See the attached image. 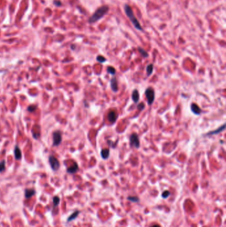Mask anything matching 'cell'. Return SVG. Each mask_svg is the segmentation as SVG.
<instances>
[{
	"label": "cell",
	"mask_w": 226,
	"mask_h": 227,
	"mask_svg": "<svg viewBox=\"0 0 226 227\" xmlns=\"http://www.w3.org/2000/svg\"><path fill=\"white\" fill-rule=\"evenodd\" d=\"M109 11V7L107 5H102L99 7L96 10V11L93 13V15L88 19L90 23H94L98 21L99 19L103 18L105 15H106L107 12Z\"/></svg>",
	"instance_id": "1"
},
{
	"label": "cell",
	"mask_w": 226,
	"mask_h": 227,
	"mask_svg": "<svg viewBox=\"0 0 226 227\" xmlns=\"http://www.w3.org/2000/svg\"><path fill=\"white\" fill-rule=\"evenodd\" d=\"M124 11H125V13L127 17L129 19L130 21L133 25L134 27L136 29L139 30V31H143L142 27L140 23H139V21L137 19V17L134 15L133 11L131 7L128 5H124Z\"/></svg>",
	"instance_id": "2"
},
{
	"label": "cell",
	"mask_w": 226,
	"mask_h": 227,
	"mask_svg": "<svg viewBox=\"0 0 226 227\" xmlns=\"http://www.w3.org/2000/svg\"><path fill=\"white\" fill-rule=\"evenodd\" d=\"M145 96L147 100V103L149 106L153 104L154 100H155V91L152 87H149L145 90Z\"/></svg>",
	"instance_id": "3"
},
{
	"label": "cell",
	"mask_w": 226,
	"mask_h": 227,
	"mask_svg": "<svg viewBox=\"0 0 226 227\" xmlns=\"http://www.w3.org/2000/svg\"><path fill=\"white\" fill-rule=\"evenodd\" d=\"M48 162L51 165V168H52L53 171H56L60 168V163L57 158H56L55 156H51L48 158Z\"/></svg>",
	"instance_id": "4"
},
{
	"label": "cell",
	"mask_w": 226,
	"mask_h": 227,
	"mask_svg": "<svg viewBox=\"0 0 226 227\" xmlns=\"http://www.w3.org/2000/svg\"><path fill=\"white\" fill-rule=\"evenodd\" d=\"M129 144L131 147L139 148L140 147V141L137 134H132L129 137Z\"/></svg>",
	"instance_id": "5"
},
{
	"label": "cell",
	"mask_w": 226,
	"mask_h": 227,
	"mask_svg": "<svg viewBox=\"0 0 226 227\" xmlns=\"http://www.w3.org/2000/svg\"><path fill=\"white\" fill-rule=\"evenodd\" d=\"M53 146H59L62 142V134L61 132L58 130L55 131L53 134Z\"/></svg>",
	"instance_id": "6"
},
{
	"label": "cell",
	"mask_w": 226,
	"mask_h": 227,
	"mask_svg": "<svg viewBox=\"0 0 226 227\" xmlns=\"http://www.w3.org/2000/svg\"><path fill=\"white\" fill-rule=\"evenodd\" d=\"M117 114L114 110H111L110 112H109V113L107 114V120L108 121L111 123V124H114L116 122L117 118Z\"/></svg>",
	"instance_id": "7"
},
{
	"label": "cell",
	"mask_w": 226,
	"mask_h": 227,
	"mask_svg": "<svg viewBox=\"0 0 226 227\" xmlns=\"http://www.w3.org/2000/svg\"><path fill=\"white\" fill-rule=\"evenodd\" d=\"M110 86L113 91L116 92L118 90V84L116 76H113L110 80Z\"/></svg>",
	"instance_id": "8"
},
{
	"label": "cell",
	"mask_w": 226,
	"mask_h": 227,
	"mask_svg": "<svg viewBox=\"0 0 226 227\" xmlns=\"http://www.w3.org/2000/svg\"><path fill=\"white\" fill-rule=\"evenodd\" d=\"M78 170V165L77 163L76 162L73 163L72 165L67 168V172L70 174H74L77 172Z\"/></svg>",
	"instance_id": "9"
},
{
	"label": "cell",
	"mask_w": 226,
	"mask_h": 227,
	"mask_svg": "<svg viewBox=\"0 0 226 227\" xmlns=\"http://www.w3.org/2000/svg\"><path fill=\"white\" fill-rule=\"evenodd\" d=\"M14 155L16 160H20L22 158V153L18 146H15L14 149Z\"/></svg>",
	"instance_id": "10"
},
{
	"label": "cell",
	"mask_w": 226,
	"mask_h": 227,
	"mask_svg": "<svg viewBox=\"0 0 226 227\" xmlns=\"http://www.w3.org/2000/svg\"><path fill=\"white\" fill-rule=\"evenodd\" d=\"M36 193L35 192V189H25V197L26 199H31V198L34 196Z\"/></svg>",
	"instance_id": "11"
},
{
	"label": "cell",
	"mask_w": 226,
	"mask_h": 227,
	"mask_svg": "<svg viewBox=\"0 0 226 227\" xmlns=\"http://www.w3.org/2000/svg\"><path fill=\"white\" fill-rule=\"evenodd\" d=\"M191 110L196 115H200L202 112V110L200 107L194 103L191 104Z\"/></svg>",
	"instance_id": "12"
},
{
	"label": "cell",
	"mask_w": 226,
	"mask_h": 227,
	"mask_svg": "<svg viewBox=\"0 0 226 227\" xmlns=\"http://www.w3.org/2000/svg\"><path fill=\"white\" fill-rule=\"evenodd\" d=\"M131 98H132L133 101L134 102V103H138V102L139 101V93L138 92L137 90H134L132 92V94H131Z\"/></svg>",
	"instance_id": "13"
},
{
	"label": "cell",
	"mask_w": 226,
	"mask_h": 227,
	"mask_svg": "<svg viewBox=\"0 0 226 227\" xmlns=\"http://www.w3.org/2000/svg\"><path fill=\"white\" fill-rule=\"evenodd\" d=\"M225 124H223V126H221V127H220V128H218V129H216V130H214V131L210 132L208 133V134H207L206 135L218 134L220 133V132H221L223 131V130H224V129H225Z\"/></svg>",
	"instance_id": "14"
},
{
	"label": "cell",
	"mask_w": 226,
	"mask_h": 227,
	"mask_svg": "<svg viewBox=\"0 0 226 227\" xmlns=\"http://www.w3.org/2000/svg\"><path fill=\"white\" fill-rule=\"evenodd\" d=\"M109 153H109V149H103L101 151V156L104 159H108L109 157Z\"/></svg>",
	"instance_id": "15"
},
{
	"label": "cell",
	"mask_w": 226,
	"mask_h": 227,
	"mask_svg": "<svg viewBox=\"0 0 226 227\" xmlns=\"http://www.w3.org/2000/svg\"><path fill=\"white\" fill-rule=\"evenodd\" d=\"M80 214V211H75V212H74L72 214H71V215H70L69 217H68V219H67V222H70V221H73V220H74V219L77 217L78 216V214Z\"/></svg>",
	"instance_id": "16"
},
{
	"label": "cell",
	"mask_w": 226,
	"mask_h": 227,
	"mask_svg": "<svg viewBox=\"0 0 226 227\" xmlns=\"http://www.w3.org/2000/svg\"><path fill=\"white\" fill-rule=\"evenodd\" d=\"M146 71H147V76H150V75H152V73H153V64H149V65L147 66Z\"/></svg>",
	"instance_id": "17"
},
{
	"label": "cell",
	"mask_w": 226,
	"mask_h": 227,
	"mask_svg": "<svg viewBox=\"0 0 226 227\" xmlns=\"http://www.w3.org/2000/svg\"><path fill=\"white\" fill-rule=\"evenodd\" d=\"M138 51H139V53L141 55V56H142L143 57H144V58H147V57L149 56V54H148V53L145 50H144L143 49L141 48V47H138Z\"/></svg>",
	"instance_id": "18"
},
{
	"label": "cell",
	"mask_w": 226,
	"mask_h": 227,
	"mask_svg": "<svg viewBox=\"0 0 226 227\" xmlns=\"http://www.w3.org/2000/svg\"><path fill=\"white\" fill-rule=\"evenodd\" d=\"M53 207H56L57 206L59 205V202H60V198L57 196H55L54 197L53 199Z\"/></svg>",
	"instance_id": "19"
},
{
	"label": "cell",
	"mask_w": 226,
	"mask_h": 227,
	"mask_svg": "<svg viewBox=\"0 0 226 227\" xmlns=\"http://www.w3.org/2000/svg\"><path fill=\"white\" fill-rule=\"evenodd\" d=\"M107 72L111 75H114L116 73V69L113 66H108L107 68Z\"/></svg>",
	"instance_id": "20"
},
{
	"label": "cell",
	"mask_w": 226,
	"mask_h": 227,
	"mask_svg": "<svg viewBox=\"0 0 226 227\" xmlns=\"http://www.w3.org/2000/svg\"><path fill=\"white\" fill-rule=\"evenodd\" d=\"M5 170V160H2L0 162V173H3Z\"/></svg>",
	"instance_id": "21"
},
{
	"label": "cell",
	"mask_w": 226,
	"mask_h": 227,
	"mask_svg": "<svg viewBox=\"0 0 226 227\" xmlns=\"http://www.w3.org/2000/svg\"><path fill=\"white\" fill-rule=\"evenodd\" d=\"M96 60H97V61H98L99 63H103L104 62L106 61V58L103 56H101V55H98V56L96 57Z\"/></svg>",
	"instance_id": "22"
},
{
	"label": "cell",
	"mask_w": 226,
	"mask_h": 227,
	"mask_svg": "<svg viewBox=\"0 0 226 227\" xmlns=\"http://www.w3.org/2000/svg\"><path fill=\"white\" fill-rule=\"evenodd\" d=\"M36 108H37V107L35 105H31V106H29L27 108V110H28V111L30 112H33L36 110Z\"/></svg>",
	"instance_id": "23"
},
{
	"label": "cell",
	"mask_w": 226,
	"mask_h": 227,
	"mask_svg": "<svg viewBox=\"0 0 226 227\" xmlns=\"http://www.w3.org/2000/svg\"><path fill=\"white\" fill-rule=\"evenodd\" d=\"M127 199H128L129 201L133 202H136L139 201V198L137 197H129L127 198Z\"/></svg>",
	"instance_id": "24"
},
{
	"label": "cell",
	"mask_w": 226,
	"mask_h": 227,
	"mask_svg": "<svg viewBox=\"0 0 226 227\" xmlns=\"http://www.w3.org/2000/svg\"><path fill=\"white\" fill-rule=\"evenodd\" d=\"M170 193L168 191H164V192L162 193V197L163 198V199H167L168 196L170 195Z\"/></svg>",
	"instance_id": "25"
},
{
	"label": "cell",
	"mask_w": 226,
	"mask_h": 227,
	"mask_svg": "<svg viewBox=\"0 0 226 227\" xmlns=\"http://www.w3.org/2000/svg\"><path fill=\"white\" fill-rule=\"evenodd\" d=\"M145 104H144V103L141 102L137 105V108H138L139 110H143L145 108Z\"/></svg>",
	"instance_id": "26"
},
{
	"label": "cell",
	"mask_w": 226,
	"mask_h": 227,
	"mask_svg": "<svg viewBox=\"0 0 226 227\" xmlns=\"http://www.w3.org/2000/svg\"><path fill=\"white\" fill-rule=\"evenodd\" d=\"M150 227H161V226H160V225H158V224H155V225L152 226H150Z\"/></svg>",
	"instance_id": "27"
},
{
	"label": "cell",
	"mask_w": 226,
	"mask_h": 227,
	"mask_svg": "<svg viewBox=\"0 0 226 227\" xmlns=\"http://www.w3.org/2000/svg\"><path fill=\"white\" fill-rule=\"evenodd\" d=\"M54 3H55V4H57V5H58V4H60V2H56V1H55V2H54Z\"/></svg>",
	"instance_id": "28"
}]
</instances>
